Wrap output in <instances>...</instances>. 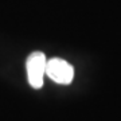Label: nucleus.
<instances>
[{
    "mask_svg": "<svg viewBox=\"0 0 121 121\" xmlns=\"http://www.w3.org/2000/svg\"><path fill=\"white\" fill-rule=\"evenodd\" d=\"M46 75L51 81L59 85H69L73 82L74 67L67 60L60 58H52L47 60L46 65Z\"/></svg>",
    "mask_w": 121,
    "mask_h": 121,
    "instance_id": "nucleus-2",
    "label": "nucleus"
},
{
    "mask_svg": "<svg viewBox=\"0 0 121 121\" xmlns=\"http://www.w3.org/2000/svg\"><path fill=\"white\" fill-rule=\"evenodd\" d=\"M46 65L47 59L42 51L31 52L26 60V69H27V79L31 87L40 89L43 86L44 75H46Z\"/></svg>",
    "mask_w": 121,
    "mask_h": 121,
    "instance_id": "nucleus-1",
    "label": "nucleus"
}]
</instances>
